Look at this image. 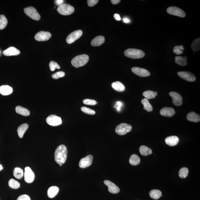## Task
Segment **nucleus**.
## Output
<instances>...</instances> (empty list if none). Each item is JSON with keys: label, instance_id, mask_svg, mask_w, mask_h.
<instances>
[{"label": "nucleus", "instance_id": "obj_1", "mask_svg": "<svg viewBox=\"0 0 200 200\" xmlns=\"http://www.w3.org/2000/svg\"><path fill=\"white\" fill-rule=\"evenodd\" d=\"M68 150L65 145H61L57 148L55 152V160L59 165L63 164L66 161Z\"/></svg>", "mask_w": 200, "mask_h": 200}, {"label": "nucleus", "instance_id": "obj_2", "mask_svg": "<svg viewBox=\"0 0 200 200\" xmlns=\"http://www.w3.org/2000/svg\"><path fill=\"white\" fill-rule=\"evenodd\" d=\"M89 60L88 55L83 54L79 55L74 57L71 61L72 65L75 68H79L83 66L87 63Z\"/></svg>", "mask_w": 200, "mask_h": 200}, {"label": "nucleus", "instance_id": "obj_3", "mask_svg": "<svg viewBox=\"0 0 200 200\" xmlns=\"http://www.w3.org/2000/svg\"><path fill=\"white\" fill-rule=\"evenodd\" d=\"M124 54L126 57L133 59L141 58L145 55L142 50L135 49H128L124 52Z\"/></svg>", "mask_w": 200, "mask_h": 200}, {"label": "nucleus", "instance_id": "obj_4", "mask_svg": "<svg viewBox=\"0 0 200 200\" xmlns=\"http://www.w3.org/2000/svg\"><path fill=\"white\" fill-rule=\"evenodd\" d=\"M58 13L63 15H69L74 13L75 9L72 6L68 4H62L57 8Z\"/></svg>", "mask_w": 200, "mask_h": 200}, {"label": "nucleus", "instance_id": "obj_5", "mask_svg": "<svg viewBox=\"0 0 200 200\" xmlns=\"http://www.w3.org/2000/svg\"><path fill=\"white\" fill-rule=\"evenodd\" d=\"M132 126L131 125L126 123H122L116 128V133L120 135H124L132 130Z\"/></svg>", "mask_w": 200, "mask_h": 200}, {"label": "nucleus", "instance_id": "obj_6", "mask_svg": "<svg viewBox=\"0 0 200 200\" xmlns=\"http://www.w3.org/2000/svg\"><path fill=\"white\" fill-rule=\"evenodd\" d=\"M24 11L27 16L33 20L39 21L41 19L40 15L34 7H26L24 9Z\"/></svg>", "mask_w": 200, "mask_h": 200}, {"label": "nucleus", "instance_id": "obj_7", "mask_svg": "<svg viewBox=\"0 0 200 200\" xmlns=\"http://www.w3.org/2000/svg\"><path fill=\"white\" fill-rule=\"evenodd\" d=\"M46 121L48 124L53 126H59L62 123L61 117L55 114H51L46 119Z\"/></svg>", "mask_w": 200, "mask_h": 200}, {"label": "nucleus", "instance_id": "obj_8", "mask_svg": "<svg viewBox=\"0 0 200 200\" xmlns=\"http://www.w3.org/2000/svg\"><path fill=\"white\" fill-rule=\"evenodd\" d=\"M167 12L169 14L180 17L184 18L186 16V13L184 11L176 7H169L167 9Z\"/></svg>", "mask_w": 200, "mask_h": 200}, {"label": "nucleus", "instance_id": "obj_9", "mask_svg": "<svg viewBox=\"0 0 200 200\" xmlns=\"http://www.w3.org/2000/svg\"><path fill=\"white\" fill-rule=\"evenodd\" d=\"M83 32L81 30H76L70 33L66 38V42L68 44H71L79 39L82 35Z\"/></svg>", "mask_w": 200, "mask_h": 200}, {"label": "nucleus", "instance_id": "obj_10", "mask_svg": "<svg viewBox=\"0 0 200 200\" xmlns=\"http://www.w3.org/2000/svg\"><path fill=\"white\" fill-rule=\"evenodd\" d=\"M35 178V174L31 169L29 167L25 168L24 179L26 182L28 184L33 182Z\"/></svg>", "mask_w": 200, "mask_h": 200}, {"label": "nucleus", "instance_id": "obj_11", "mask_svg": "<svg viewBox=\"0 0 200 200\" xmlns=\"http://www.w3.org/2000/svg\"><path fill=\"white\" fill-rule=\"evenodd\" d=\"M93 157L92 155H89L81 159L79 162V166L81 168H85L92 164Z\"/></svg>", "mask_w": 200, "mask_h": 200}, {"label": "nucleus", "instance_id": "obj_12", "mask_svg": "<svg viewBox=\"0 0 200 200\" xmlns=\"http://www.w3.org/2000/svg\"><path fill=\"white\" fill-rule=\"evenodd\" d=\"M177 74L181 78L188 82H194L196 79L195 76L189 72H178Z\"/></svg>", "mask_w": 200, "mask_h": 200}, {"label": "nucleus", "instance_id": "obj_13", "mask_svg": "<svg viewBox=\"0 0 200 200\" xmlns=\"http://www.w3.org/2000/svg\"><path fill=\"white\" fill-rule=\"evenodd\" d=\"M51 37V33L49 32L40 31L36 33L35 39L38 41H45L48 40Z\"/></svg>", "mask_w": 200, "mask_h": 200}, {"label": "nucleus", "instance_id": "obj_14", "mask_svg": "<svg viewBox=\"0 0 200 200\" xmlns=\"http://www.w3.org/2000/svg\"><path fill=\"white\" fill-rule=\"evenodd\" d=\"M169 95L172 99L173 104L176 106H181L182 104V98L179 94L175 92H171Z\"/></svg>", "mask_w": 200, "mask_h": 200}, {"label": "nucleus", "instance_id": "obj_15", "mask_svg": "<svg viewBox=\"0 0 200 200\" xmlns=\"http://www.w3.org/2000/svg\"><path fill=\"white\" fill-rule=\"evenodd\" d=\"M132 71L140 77H146L150 75V73L148 70L139 67H133L132 68Z\"/></svg>", "mask_w": 200, "mask_h": 200}, {"label": "nucleus", "instance_id": "obj_16", "mask_svg": "<svg viewBox=\"0 0 200 200\" xmlns=\"http://www.w3.org/2000/svg\"><path fill=\"white\" fill-rule=\"evenodd\" d=\"M104 183L108 188V191L110 193L113 194L118 193L120 191V189L119 187L109 180H105L104 181Z\"/></svg>", "mask_w": 200, "mask_h": 200}, {"label": "nucleus", "instance_id": "obj_17", "mask_svg": "<svg viewBox=\"0 0 200 200\" xmlns=\"http://www.w3.org/2000/svg\"><path fill=\"white\" fill-rule=\"evenodd\" d=\"M160 114L162 116L166 117H171L174 115L175 112L173 108L170 107H165L161 109Z\"/></svg>", "mask_w": 200, "mask_h": 200}, {"label": "nucleus", "instance_id": "obj_18", "mask_svg": "<svg viewBox=\"0 0 200 200\" xmlns=\"http://www.w3.org/2000/svg\"><path fill=\"white\" fill-rule=\"evenodd\" d=\"M179 140L178 137L176 136L168 137L165 139V142L168 145L173 146L178 144Z\"/></svg>", "mask_w": 200, "mask_h": 200}, {"label": "nucleus", "instance_id": "obj_19", "mask_svg": "<svg viewBox=\"0 0 200 200\" xmlns=\"http://www.w3.org/2000/svg\"><path fill=\"white\" fill-rule=\"evenodd\" d=\"M20 53V50L13 47H10L3 52V54L6 56L18 55Z\"/></svg>", "mask_w": 200, "mask_h": 200}, {"label": "nucleus", "instance_id": "obj_20", "mask_svg": "<svg viewBox=\"0 0 200 200\" xmlns=\"http://www.w3.org/2000/svg\"><path fill=\"white\" fill-rule=\"evenodd\" d=\"M187 118L189 121L197 123L200 121V116L195 112H191L187 114Z\"/></svg>", "mask_w": 200, "mask_h": 200}, {"label": "nucleus", "instance_id": "obj_21", "mask_svg": "<svg viewBox=\"0 0 200 200\" xmlns=\"http://www.w3.org/2000/svg\"><path fill=\"white\" fill-rule=\"evenodd\" d=\"M105 38L102 36H97L91 41V45L93 46H99L105 42Z\"/></svg>", "mask_w": 200, "mask_h": 200}, {"label": "nucleus", "instance_id": "obj_22", "mask_svg": "<svg viewBox=\"0 0 200 200\" xmlns=\"http://www.w3.org/2000/svg\"><path fill=\"white\" fill-rule=\"evenodd\" d=\"M13 91V89L8 85H3L0 86V94L3 95H8L11 94Z\"/></svg>", "mask_w": 200, "mask_h": 200}, {"label": "nucleus", "instance_id": "obj_23", "mask_svg": "<svg viewBox=\"0 0 200 200\" xmlns=\"http://www.w3.org/2000/svg\"><path fill=\"white\" fill-rule=\"evenodd\" d=\"M29 125L27 123H24L18 127L17 132L18 136L20 138H23L24 134L28 129Z\"/></svg>", "mask_w": 200, "mask_h": 200}, {"label": "nucleus", "instance_id": "obj_24", "mask_svg": "<svg viewBox=\"0 0 200 200\" xmlns=\"http://www.w3.org/2000/svg\"><path fill=\"white\" fill-rule=\"evenodd\" d=\"M59 191L58 187L56 186H52L49 188L48 190V196L50 198H52L57 195Z\"/></svg>", "mask_w": 200, "mask_h": 200}, {"label": "nucleus", "instance_id": "obj_25", "mask_svg": "<svg viewBox=\"0 0 200 200\" xmlns=\"http://www.w3.org/2000/svg\"><path fill=\"white\" fill-rule=\"evenodd\" d=\"M16 112L18 114H21L24 116H28L30 115V112L28 109L23 107L18 106L16 107Z\"/></svg>", "mask_w": 200, "mask_h": 200}, {"label": "nucleus", "instance_id": "obj_26", "mask_svg": "<svg viewBox=\"0 0 200 200\" xmlns=\"http://www.w3.org/2000/svg\"><path fill=\"white\" fill-rule=\"evenodd\" d=\"M149 195L152 199L155 200L158 199L162 196V194L161 191L157 189H153L151 190Z\"/></svg>", "mask_w": 200, "mask_h": 200}, {"label": "nucleus", "instance_id": "obj_27", "mask_svg": "<svg viewBox=\"0 0 200 200\" xmlns=\"http://www.w3.org/2000/svg\"><path fill=\"white\" fill-rule=\"evenodd\" d=\"M142 94L145 97V98L148 100L155 98L158 95V93L156 92H154L149 90V91H145Z\"/></svg>", "mask_w": 200, "mask_h": 200}, {"label": "nucleus", "instance_id": "obj_28", "mask_svg": "<svg viewBox=\"0 0 200 200\" xmlns=\"http://www.w3.org/2000/svg\"><path fill=\"white\" fill-rule=\"evenodd\" d=\"M112 87L117 91L123 92L125 91V86L123 83L119 81L113 82L112 84Z\"/></svg>", "mask_w": 200, "mask_h": 200}, {"label": "nucleus", "instance_id": "obj_29", "mask_svg": "<svg viewBox=\"0 0 200 200\" xmlns=\"http://www.w3.org/2000/svg\"><path fill=\"white\" fill-rule=\"evenodd\" d=\"M187 58L186 56L181 57V56H177L175 58V61L178 65L181 66H185L187 65Z\"/></svg>", "mask_w": 200, "mask_h": 200}, {"label": "nucleus", "instance_id": "obj_30", "mask_svg": "<svg viewBox=\"0 0 200 200\" xmlns=\"http://www.w3.org/2000/svg\"><path fill=\"white\" fill-rule=\"evenodd\" d=\"M140 158L138 155L133 154L131 156L129 160L130 164L133 166H137L139 164Z\"/></svg>", "mask_w": 200, "mask_h": 200}, {"label": "nucleus", "instance_id": "obj_31", "mask_svg": "<svg viewBox=\"0 0 200 200\" xmlns=\"http://www.w3.org/2000/svg\"><path fill=\"white\" fill-rule=\"evenodd\" d=\"M139 150L141 155L144 156H146L152 154L151 149L145 146H140Z\"/></svg>", "mask_w": 200, "mask_h": 200}, {"label": "nucleus", "instance_id": "obj_32", "mask_svg": "<svg viewBox=\"0 0 200 200\" xmlns=\"http://www.w3.org/2000/svg\"><path fill=\"white\" fill-rule=\"evenodd\" d=\"M142 103L143 105V109L145 110L147 112H152L153 110V108L148 100L147 99L144 98L142 100Z\"/></svg>", "mask_w": 200, "mask_h": 200}, {"label": "nucleus", "instance_id": "obj_33", "mask_svg": "<svg viewBox=\"0 0 200 200\" xmlns=\"http://www.w3.org/2000/svg\"><path fill=\"white\" fill-rule=\"evenodd\" d=\"M13 176L18 179H21L24 176V171L21 168H15L13 172Z\"/></svg>", "mask_w": 200, "mask_h": 200}, {"label": "nucleus", "instance_id": "obj_34", "mask_svg": "<svg viewBox=\"0 0 200 200\" xmlns=\"http://www.w3.org/2000/svg\"><path fill=\"white\" fill-rule=\"evenodd\" d=\"M191 47L194 52H198L200 49V38H198L192 42Z\"/></svg>", "mask_w": 200, "mask_h": 200}, {"label": "nucleus", "instance_id": "obj_35", "mask_svg": "<svg viewBox=\"0 0 200 200\" xmlns=\"http://www.w3.org/2000/svg\"><path fill=\"white\" fill-rule=\"evenodd\" d=\"M8 185L9 187L13 189L19 188L20 186V183L13 179H11L9 181Z\"/></svg>", "mask_w": 200, "mask_h": 200}, {"label": "nucleus", "instance_id": "obj_36", "mask_svg": "<svg viewBox=\"0 0 200 200\" xmlns=\"http://www.w3.org/2000/svg\"><path fill=\"white\" fill-rule=\"evenodd\" d=\"M7 20L5 16L0 15V30L4 29L7 26Z\"/></svg>", "mask_w": 200, "mask_h": 200}, {"label": "nucleus", "instance_id": "obj_37", "mask_svg": "<svg viewBox=\"0 0 200 200\" xmlns=\"http://www.w3.org/2000/svg\"><path fill=\"white\" fill-rule=\"evenodd\" d=\"M189 173V169L187 168H181L179 172V175L181 178H185L187 176Z\"/></svg>", "mask_w": 200, "mask_h": 200}, {"label": "nucleus", "instance_id": "obj_38", "mask_svg": "<svg viewBox=\"0 0 200 200\" xmlns=\"http://www.w3.org/2000/svg\"><path fill=\"white\" fill-rule=\"evenodd\" d=\"M184 50V46L181 45L179 46H176L174 47L173 51L176 54L179 55L182 54Z\"/></svg>", "mask_w": 200, "mask_h": 200}, {"label": "nucleus", "instance_id": "obj_39", "mask_svg": "<svg viewBox=\"0 0 200 200\" xmlns=\"http://www.w3.org/2000/svg\"><path fill=\"white\" fill-rule=\"evenodd\" d=\"M81 110L85 114H89V115H94L95 114V111L90 109L89 108L86 107H82L81 108Z\"/></svg>", "mask_w": 200, "mask_h": 200}, {"label": "nucleus", "instance_id": "obj_40", "mask_svg": "<svg viewBox=\"0 0 200 200\" xmlns=\"http://www.w3.org/2000/svg\"><path fill=\"white\" fill-rule=\"evenodd\" d=\"M49 67L50 70L52 71H54L56 69H60L61 67L57 63L53 61H51L49 63Z\"/></svg>", "mask_w": 200, "mask_h": 200}, {"label": "nucleus", "instance_id": "obj_41", "mask_svg": "<svg viewBox=\"0 0 200 200\" xmlns=\"http://www.w3.org/2000/svg\"><path fill=\"white\" fill-rule=\"evenodd\" d=\"M83 103L85 105H95L97 104V102L95 100L86 99L83 100Z\"/></svg>", "mask_w": 200, "mask_h": 200}, {"label": "nucleus", "instance_id": "obj_42", "mask_svg": "<svg viewBox=\"0 0 200 200\" xmlns=\"http://www.w3.org/2000/svg\"><path fill=\"white\" fill-rule=\"evenodd\" d=\"M65 73L62 71L58 72L52 75V77L54 79H58L59 78L64 77L65 76Z\"/></svg>", "mask_w": 200, "mask_h": 200}, {"label": "nucleus", "instance_id": "obj_43", "mask_svg": "<svg viewBox=\"0 0 200 200\" xmlns=\"http://www.w3.org/2000/svg\"><path fill=\"white\" fill-rule=\"evenodd\" d=\"M98 0H88V4L90 7H94L98 2Z\"/></svg>", "mask_w": 200, "mask_h": 200}, {"label": "nucleus", "instance_id": "obj_44", "mask_svg": "<svg viewBox=\"0 0 200 200\" xmlns=\"http://www.w3.org/2000/svg\"><path fill=\"white\" fill-rule=\"evenodd\" d=\"M17 200H30V198L28 195H20Z\"/></svg>", "mask_w": 200, "mask_h": 200}, {"label": "nucleus", "instance_id": "obj_45", "mask_svg": "<svg viewBox=\"0 0 200 200\" xmlns=\"http://www.w3.org/2000/svg\"><path fill=\"white\" fill-rule=\"evenodd\" d=\"M122 105V103L121 102H117V103H116L115 105V107L116 108H117V111H120Z\"/></svg>", "mask_w": 200, "mask_h": 200}, {"label": "nucleus", "instance_id": "obj_46", "mask_svg": "<svg viewBox=\"0 0 200 200\" xmlns=\"http://www.w3.org/2000/svg\"><path fill=\"white\" fill-rule=\"evenodd\" d=\"M64 1L63 0H56V1H55V2L56 4H57V5L60 6L63 3Z\"/></svg>", "mask_w": 200, "mask_h": 200}, {"label": "nucleus", "instance_id": "obj_47", "mask_svg": "<svg viewBox=\"0 0 200 200\" xmlns=\"http://www.w3.org/2000/svg\"><path fill=\"white\" fill-rule=\"evenodd\" d=\"M114 17L116 20H117V21H120L121 20V18H120V15L118 14H115L114 15Z\"/></svg>", "mask_w": 200, "mask_h": 200}, {"label": "nucleus", "instance_id": "obj_48", "mask_svg": "<svg viewBox=\"0 0 200 200\" xmlns=\"http://www.w3.org/2000/svg\"><path fill=\"white\" fill-rule=\"evenodd\" d=\"M111 1L113 4H116L120 3V0H111Z\"/></svg>", "mask_w": 200, "mask_h": 200}, {"label": "nucleus", "instance_id": "obj_49", "mask_svg": "<svg viewBox=\"0 0 200 200\" xmlns=\"http://www.w3.org/2000/svg\"><path fill=\"white\" fill-rule=\"evenodd\" d=\"M123 22L126 23H128L129 22H130V21L129 20V19H128L127 18H125L123 19Z\"/></svg>", "mask_w": 200, "mask_h": 200}, {"label": "nucleus", "instance_id": "obj_50", "mask_svg": "<svg viewBox=\"0 0 200 200\" xmlns=\"http://www.w3.org/2000/svg\"><path fill=\"white\" fill-rule=\"evenodd\" d=\"M2 169H3V167L2 166H1V165H0V171L2 170Z\"/></svg>", "mask_w": 200, "mask_h": 200}, {"label": "nucleus", "instance_id": "obj_51", "mask_svg": "<svg viewBox=\"0 0 200 200\" xmlns=\"http://www.w3.org/2000/svg\"><path fill=\"white\" fill-rule=\"evenodd\" d=\"M59 165H60L61 166H62V164H60Z\"/></svg>", "mask_w": 200, "mask_h": 200}, {"label": "nucleus", "instance_id": "obj_52", "mask_svg": "<svg viewBox=\"0 0 200 200\" xmlns=\"http://www.w3.org/2000/svg\"></svg>", "mask_w": 200, "mask_h": 200}]
</instances>
